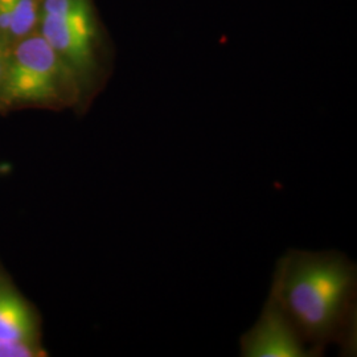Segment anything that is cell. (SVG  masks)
Masks as SVG:
<instances>
[{
    "mask_svg": "<svg viewBox=\"0 0 357 357\" xmlns=\"http://www.w3.org/2000/svg\"><path fill=\"white\" fill-rule=\"evenodd\" d=\"M357 271L339 252L290 250L278 261L270 294L314 351L352 348L356 335Z\"/></svg>",
    "mask_w": 357,
    "mask_h": 357,
    "instance_id": "cell-1",
    "label": "cell"
},
{
    "mask_svg": "<svg viewBox=\"0 0 357 357\" xmlns=\"http://www.w3.org/2000/svg\"><path fill=\"white\" fill-rule=\"evenodd\" d=\"M78 84L41 35L22 38L8 54L0 84L7 103H53L75 98Z\"/></svg>",
    "mask_w": 357,
    "mask_h": 357,
    "instance_id": "cell-2",
    "label": "cell"
},
{
    "mask_svg": "<svg viewBox=\"0 0 357 357\" xmlns=\"http://www.w3.org/2000/svg\"><path fill=\"white\" fill-rule=\"evenodd\" d=\"M41 36L76 78L86 86L97 70L98 24L91 0H44Z\"/></svg>",
    "mask_w": 357,
    "mask_h": 357,
    "instance_id": "cell-3",
    "label": "cell"
},
{
    "mask_svg": "<svg viewBox=\"0 0 357 357\" xmlns=\"http://www.w3.org/2000/svg\"><path fill=\"white\" fill-rule=\"evenodd\" d=\"M240 351L243 357L319 356L307 344L271 294L255 326L243 333Z\"/></svg>",
    "mask_w": 357,
    "mask_h": 357,
    "instance_id": "cell-4",
    "label": "cell"
},
{
    "mask_svg": "<svg viewBox=\"0 0 357 357\" xmlns=\"http://www.w3.org/2000/svg\"><path fill=\"white\" fill-rule=\"evenodd\" d=\"M0 340L38 344V326L26 301L10 286L0 283Z\"/></svg>",
    "mask_w": 357,
    "mask_h": 357,
    "instance_id": "cell-5",
    "label": "cell"
},
{
    "mask_svg": "<svg viewBox=\"0 0 357 357\" xmlns=\"http://www.w3.org/2000/svg\"><path fill=\"white\" fill-rule=\"evenodd\" d=\"M13 23L10 35L15 38H24L38 22V8L35 0H11Z\"/></svg>",
    "mask_w": 357,
    "mask_h": 357,
    "instance_id": "cell-6",
    "label": "cell"
},
{
    "mask_svg": "<svg viewBox=\"0 0 357 357\" xmlns=\"http://www.w3.org/2000/svg\"><path fill=\"white\" fill-rule=\"evenodd\" d=\"M44 351L38 344H17L0 340V357H38Z\"/></svg>",
    "mask_w": 357,
    "mask_h": 357,
    "instance_id": "cell-7",
    "label": "cell"
},
{
    "mask_svg": "<svg viewBox=\"0 0 357 357\" xmlns=\"http://www.w3.org/2000/svg\"><path fill=\"white\" fill-rule=\"evenodd\" d=\"M13 23V1L0 0V32L10 33Z\"/></svg>",
    "mask_w": 357,
    "mask_h": 357,
    "instance_id": "cell-8",
    "label": "cell"
},
{
    "mask_svg": "<svg viewBox=\"0 0 357 357\" xmlns=\"http://www.w3.org/2000/svg\"><path fill=\"white\" fill-rule=\"evenodd\" d=\"M7 57H8V54L0 47V84H1V79H3V76H4V70H6V65H7Z\"/></svg>",
    "mask_w": 357,
    "mask_h": 357,
    "instance_id": "cell-9",
    "label": "cell"
}]
</instances>
